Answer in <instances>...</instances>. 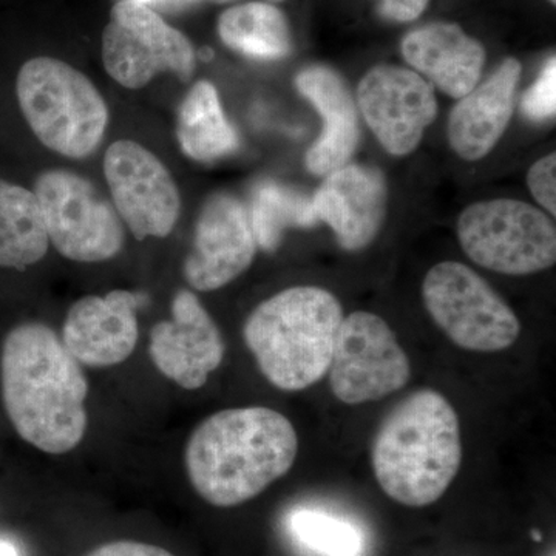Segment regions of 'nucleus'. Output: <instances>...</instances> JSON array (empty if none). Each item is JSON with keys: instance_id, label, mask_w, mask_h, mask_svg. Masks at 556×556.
Segmentation results:
<instances>
[{"instance_id": "nucleus-27", "label": "nucleus", "mask_w": 556, "mask_h": 556, "mask_svg": "<svg viewBox=\"0 0 556 556\" xmlns=\"http://www.w3.org/2000/svg\"><path fill=\"white\" fill-rule=\"evenodd\" d=\"M87 556H175L166 548L153 544L138 543V541H115L102 544Z\"/></svg>"}, {"instance_id": "nucleus-13", "label": "nucleus", "mask_w": 556, "mask_h": 556, "mask_svg": "<svg viewBox=\"0 0 556 556\" xmlns=\"http://www.w3.org/2000/svg\"><path fill=\"white\" fill-rule=\"evenodd\" d=\"M257 248L247 204L214 193L201 206L182 277L195 291H217L249 269Z\"/></svg>"}, {"instance_id": "nucleus-8", "label": "nucleus", "mask_w": 556, "mask_h": 556, "mask_svg": "<svg viewBox=\"0 0 556 556\" xmlns=\"http://www.w3.org/2000/svg\"><path fill=\"white\" fill-rule=\"evenodd\" d=\"M33 192L50 244L62 257L100 263L119 254L126 240L123 219L89 179L72 170H47Z\"/></svg>"}, {"instance_id": "nucleus-5", "label": "nucleus", "mask_w": 556, "mask_h": 556, "mask_svg": "<svg viewBox=\"0 0 556 556\" xmlns=\"http://www.w3.org/2000/svg\"><path fill=\"white\" fill-rule=\"evenodd\" d=\"M16 93L22 115L46 148L72 160L100 148L108 104L79 70L56 58H33L17 73Z\"/></svg>"}, {"instance_id": "nucleus-18", "label": "nucleus", "mask_w": 556, "mask_h": 556, "mask_svg": "<svg viewBox=\"0 0 556 556\" xmlns=\"http://www.w3.org/2000/svg\"><path fill=\"white\" fill-rule=\"evenodd\" d=\"M402 56L431 86L448 97L470 93L481 79L485 49L457 24L438 22L409 31L402 40Z\"/></svg>"}, {"instance_id": "nucleus-9", "label": "nucleus", "mask_w": 556, "mask_h": 556, "mask_svg": "<svg viewBox=\"0 0 556 556\" xmlns=\"http://www.w3.org/2000/svg\"><path fill=\"white\" fill-rule=\"evenodd\" d=\"M102 62L110 78L138 90L161 73L189 83L197 68V51L188 36L167 24L152 7L119 0L102 33Z\"/></svg>"}, {"instance_id": "nucleus-10", "label": "nucleus", "mask_w": 556, "mask_h": 556, "mask_svg": "<svg viewBox=\"0 0 556 556\" xmlns=\"http://www.w3.org/2000/svg\"><path fill=\"white\" fill-rule=\"evenodd\" d=\"M328 371L334 396L343 404L361 405L407 386L412 364L382 317L356 311L343 317Z\"/></svg>"}, {"instance_id": "nucleus-28", "label": "nucleus", "mask_w": 556, "mask_h": 556, "mask_svg": "<svg viewBox=\"0 0 556 556\" xmlns=\"http://www.w3.org/2000/svg\"><path fill=\"white\" fill-rule=\"evenodd\" d=\"M430 0H380L379 10L387 20L413 22L422 16Z\"/></svg>"}, {"instance_id": "nucleus-17", "label": "nucleus", "mask_w": 556, "mask_h": 556, "mask_svg": "<svg viewBox=\"0 0 556 556\" xmlns=\"http://www.w3.org/2000/svg\"><path fill=\"white\" fill-rule=\"evenodd\" d=\"M521 62L508 58L485 83L460 98L448 119V141L459 159L478 161L495 148L514 113Z\"/></svg>"}, {"instance_id": "nucleus-14", "label": "nucleus", "mask_w": 556, "mask_h": 556, "mask_svg": "<svg viewBox=\"0 0 556 556\" xmlns=\"http://www.w3.org/2000/svg\"><path fill=\"white\" fill-rule=\"evenodd\" d=\"M170 320L150 331L149 354L161 375L185 390H199L217 371L226 345L214 318L189 289L172 299Z\"/></svg>"}, {"instance_id": "nucleus-6", "label": "nucleus", "mask_w": 556, "mask_h": 556, "mask_svg": "<svg viewBox=\"0 0 556 556\" xmlns=\"http://www.w3.org/2000/svg\"><path fill=\"white\" fill-rule=\"evenodd\" d=\"M457 239L477 265L506 276H530L556 262L555 223L525 201L471 204L457 219Z\"/></svg>"}, {"instance_id": "nucleus-31", "label": "nucleus", "mask_w": 556, "mask_h": 556, "mask_svg": "<svg viewBox=\"0 0 556 556\" xmlns=\"http://www.w3.org/2000/svg\"><path fill=\"white\" fill-rule=\"evenodd\" d=\"M135 2L142 3V5H152V3L159 2V0H135Z\"/></svg>"}, {"instance_id": "nucleus-23", "label": "nucleus", "mask_w": 556, "mask_h": 556, "mask_svg": "<svg viewBox=\"0 0 556 556\" xmlns=\"http://www.w3.org/2000/svg\"><path fill=\"white\" fill-rule=\"evenodd\" d=\"M257 247L273 252L280 247L288 228L317 225L313 199L277 182H260L248 207Z\"/></svg>"}, {"instance_id": "nucleus-4", "label": "nucleus", "mask_w": 556, "mask_h": 556, "mask_svg": "<svg viewBox=\"0 0 556 556\" xmlns=\"http://www.w3.org/2000/svg\"><path fill=\"white\" fill-rule=\"evenodd\" d=\"M343 317L327 289L288 288L249 314L243 339L274 387L302 391L327 375Z\"/></svg>"}, {"instance_id": "nucleus-7", "label": "nucleus", "mask_w": 556, "mask_h": 556, "mask_svg": "<svg viewBox=\"0 0 556 556\" xmlns=\"http://www.w3.org/2000/svg\"><path fill=\"white\" fill-rule=\"evenodd\" d=\"M424 305L456 346L473 353H500L514 346L521 324L514 309L473 269L438 263L422 285Z\"/></svg>"}, {"instance_id": "nucleus-11", "label": "nucleus", "mask_w": 556, "mask_h": 556, "mask_svg": "<svg viewBox=\"0 0 556 556\" xmlns=\"http://www.w3.org/2000/svg\"><path fill=\"white\" fill-rule=\"evenodd\" d=\"M112 203L135 239H166L178 223L181 197L155 153L130 139L113 142L104 156Z\"/></svg>"}, {"instance_id": "nucleus-30", "label": "nucleus", "mask_w": 556, "mask_h": 556, "mask_svg": "<svg viewBox=\"0 0 556 556\" xmlns=\"http://www.w3.org/2000/svg\"><path fill=\"white\" fill-rule=\"evenodd\" d=\"M208 2L218 3V5H222V3L236 2V0H208ZM270 2H283V0H270Z\"/></svg>"}, {"instance_id": "nucleus-16", "label": "nucleus", "mask_w": 556, "mask_h": 556, "mask_svg": "<svg viewBox=\"0 0 556 556\" xmlns=\"http://www.w3.org/2000/svg\"><path fill=\"white\" fill-rule=\"evenodd\" d=\"M388 188L382 172L350 164L327 175L313 199L317 222L338 237L340 247L356 252L372 243L386 219Z\"/></svg>"}, {"instance_id": "nucleus-25", "label": "nucleus", "mask_w": 556, "mask_h": 556, "mask_svg": "<svg viewBox=\"0 0 556 556\" xmlns=\"http://www.w3.org/2000/svg\"><path fill=\"white\" fill-rule=\"evenodd\" d=\"M522 113L532 121L554 118L556 112V61L552 56L540 78L527 90L521 102Z\"/></svg>"}, {"instance_id": "nucleus-21", "label": "nucleus", "mask_w": 556, "mask_h": 556, "mask_svg": "<svg viewBox=\"0 0 556 556\" xmlns=\"http://www.w3.org/2000/svg\"><path fill=\"white\" fill-rule=\"evenodd\" d=\"M49 248L35 192L0 179V268H28L46 257Z\"/></svg>"}, {"instance_id": "nucleus-29", "label": "nucleus", "mask_w": 556, "mask_h": 556, "mask_svg": "<svg viewBox=\"0 0 556 556\" xmlns=\"http://www.w3.org/2000/svg\"><path fill=\"white\" fill-rule=\"evenodd\" d=\"M0 556H20V554H17L16 547L13 544L0 541Z\"/></svg>"}, {"instance_id": "nucleus-20", "label": "nucleus", "mask_w": 556, "mask_h": 556, "mask_svg": "<svg viewBox=\"0 0 556 556\" xmlns=\"http://www.w3.org/2000/svg\"><path fill=\"white\" fill-rule=\"evenodd\" d=\"M177 139L182 153L199 163H214L239 149V135L226 118L211 80L193 84L179 105Z\"/></svg>"}, {"instance_id": "nucleus-15", "label": "nucleus", "mask_w": 556, "mask_h": 556, "mask_svg": "<svg viewBox=\"0 0 556 556\" xmlns=\"http://www.w3.org/2000/svg\"><path fill=\"white\" fill-rule=\"evenodd\" d=\"M146 300L144 294L124 289L79 299L65 317L62 343L86 367L123 364L137 346V313Z\"/></svg>"}, {"instance_id": "nucleus-22", "label": "nucleus", "mask_w": 556, "mask_h": 556, "mask_svg": "<svg viewBox=\"0 0 556 556\" xmlns=\"http://www.w3.org/2000/svg\"><path fill=\"white\" fill-rule=\"evenodd\" d=\"M217 31L228 49L252 60L277 61L292 51L287 16L270 3L230 7L219 14Z\"/></svg>"}, {"instance_id": "nucleus-2", "label": "nucleus", "mask_w": 556, "mask_h": 556, "mask_svg": "<svg viewBox=\"0 0 556 556\" xmlns=\"http://www.w3.org/2000/svg\"><path fill=\"white\" fill-rule=\"evenodd\" d=\"M298 453V431L287 416L268 407L228 408L192 431L186 471L211 506L236 507L283 478Z\"/></svg>"}, {"instance_id": "nucleus-12", "label": "nucleus", "mask_w": 556, "mask_h": 556, "mask_svg": "<svg viewBox=\"0 0 556 556\" xmlns=\"http://www.w3.org/2000/svg\"><path fill=\"white\" fill-rule=\"evenodd\" d=\"M357 104L382 148L394 156L415 152L438 116L433 86L415 70L378 65L357 87Z\"/></svg>"}, {"instance_id": "nucleus-24", "label": "nucleus", "mask_w": 556, "mask_h": 556, "mask_svg": "<svg viewBox=\"0 0 556 556\" xmlns=\"http://www.w3.org/2000/svg\"><path fill=\"white\" fill-rule=\"evenodd\" d=\"M289 530L302 546L324 556H362L365 536L350 519L316 508H299L289 515Z\"/></svg>"}, {"instance_id": "nucleus-32", "label": "nucleus", "mask_w": 556, "mask_h": 556, "mask_svg": "<svg viewBox=\"0 0 556 556\" xmlns=\"http://www.w3.org/2000/svg\"><path fill=\"white\" fill-rule=\"evenodd\" d=\"M548 2H551L552 5H556V0H548Z\"/></svg>"}, {"instance_id": "nucleus-3", "label": "nucleus", "mask_w": 556, "mask_h": 556, "mask_svg": "<svg viewBox=\"0 0 556 556\" xmlns=\"http://www.w3.org/2000/svg\"><path fill=\"white\" fill-rule=\"evenodd\" d=\"M371 463L380 489L402 506L441 500L463 464L459 417L447 397L424 388L402 399L378 428Z\"/></svg>"}, {"instance_id": "nucleus-26", "label": "nucleus", "mask_w": 556, "mask_h": 556, "mask_svg": "<svg viewBox=\"0 0 556 556\" xmlns=\"http://www.w3.org/2000/svg\"><path fill=\"white\" fill-rule=\"evenodd\" d=\"M527 185L533 199L544 208L551 212L552 217L556 215V155L544 156L538 160L529 174H527Z\"/></svg>"}, {"instance_id": "nucleus-19", "label": "nucleus", "mask_w": 556, "mask_h": 556, "mask_svg": "<svg viewBox=\"0 0 556 556\" xmlns=\"http://www.w3.org/2000/svg\"><path fill=\"white\" fill-rule=\"evenodd\" d=\"M295 86L324 118V130L306 153V167L316 175H329L350 163L361 130L356 102L345 80L334 70L313 65L302 70Z\"/></svg>"}, {"instance_id": "nucleus-1", "label": "nucleus", "mask_w": 556, "mask_h": 556, "mask_svg": "<svg viewBox=\"0 0 556 556\" xmlns=\"http://www.w3.org/2000/svg\"><path fill=\"white\" fill-rule=\"evenodd\" d=\"M2 399L14 430L50 455L78 447L87 430L89 383L53 329H11L0 357Z\"/></svg>"}]
</instances>
